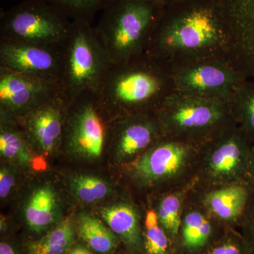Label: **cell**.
Listing matches in <instances>:
<instances>
[{"instance_id":"cell-1","label":"cell","mask_w":254,"mask_h":254,"mask_svg":"<svg viewBox=\"0 0 254 254\" xmlns=\"http://www.w3.org/2000/svg\"><path fill=\"white\" fill-rule=\"evenodd\" d=\"M230 43L213 0H182L165 6L145 55L170 71L190 64L228 58Z\"/></svg>"},{"instance_id":"cell-2","label":"cell","mask_w":254,"mask_h":254,"mask_svg":"<svg viewBox=\"0 0 254 254\" xmlns=\"http://www.w3.org/2000/svg\"><path fill=\"white\" fill-rule=\"evenodd\" d=\"M174 92L171 71L145 55L125 63H110L97 93L115 120L155 114Z\"/></svg>"},{"instance_id":"cell-3","label":"cell","mask_w":254,"mask_h":254,"mask_svg":"<svg viewBox=\"0 0 254 254\" xmlns=\"http://www.w3.org/2000/svg\"><path fill=\"white\" fill-rule=\"evenodd\" d=\"M200 144L163 136L134 161L123 167L132 188L148 200L195 181Z\"/></svg>"},{"instance_id":"cell-4","label":"cell","mask_w":254,"mask_h":254,"mask_svg":"<svg viewBox=\"0 0 254 254\" xmlns=\"http://www.w3.org/2000/svg\"><path fill=\"white\" fill-rule=\"evenodd\" d=\"M165 6L157 0H113L94 28L110 64H121L146 53Z\"/></svg>"},{"instance_id":"cell-5","label":"cell","mask_w":254,"mask_h":254,"mask_svg":"<svg viewBox=\"0 0 254 254\" xmlns=\"http://www.w3.org/2000/svg\"><path fill=\"white\" fill-rule=\"evenodd\" d=\"M163 136L200 143L236 124L228 102L174 92L155 112Z\"/></svg>"},{"instance_id":"cell-6","label":"cell","mask_w":254,"mask_h":254,"mask_svg":"<svg viewBox=\"0 0 254 254\" xmlns=\"http://www.w3.org/2000/svg\"><path fill=\"white\" fill-rule=\"evenodd\" d=\"M63 53L60 85L69 103L84 92L98 91L110 62L91 23L72 21Z\"/></svg>"},{"instance_id":"cell-7","label":"cell","mask_w":254,"mask_h":254,"mask_svg":"<svg viewBox=\"0 0 254 254\" xmlns=\"http://www.w3.org/2000/svg\"><path fill=\"white\" fill-rule=\"evenodd\" d=\"M72 21L44 0H23L1 11L0 40L47 47H63Z\"/></svg>"},{"instance_id":"cell-8","label":"cell","mask_w":254,"mask_h":254,"mask_svg":"<svg viewBox=\"0 0 254 254\" xmlns=\"http://www.w3.org/2000/svg\"><path fill=\"white\" fill-rule=\"evenodd\" d=\"M113 121L98 93L84 92L68 106L62 148L74 158L98 160L110 142Z\"/></svg>"},{"instance_id":"cell-9","label":"cell","mask_w":254,"mask_h":254,"mask_svg":"<svg viewBox=\"0 0 254 254\" xmlns=\"http://www.w3.org/2000/svg\"><path fill=\"white\" fill-rule=\"evenodd\" d=\"M252 145L237 124L200 143L195 183L216 185L247 181Z\"/></svg>"},{"instance_id":"cell-10","label":"cell","mask_w":254,"mask_h":254,"mask_svg":"<svg viewBox=\"0 0 254 254\" xmlns=\"http://www.w3.org/2000/svg\"><path fill=\"white\" fill-rule=\"evenodd\" d=\"M175 92L228 102L247 79L228 58L197 62L171 71Z\"/></svg>"},{"instance_id":"cell-11","label":"cell","mask_w":254,"mask_h":254,"mask_svg":"<svg viewBox=\"0 0 254 254\" xmlns=\"http://www.w3.org/2000/svg\"><path fill=\"white\" fill-rule=\"evenodd\" d=\"M226 28L229 59L247 78H254V0H213Z\"/></svg>"},{"instance_id":"cell-12","label":"cell","mask_w":254,"mask_h":254,"mask_svg":"<svg viewBox=\"0 0 254 254\" xmlns=\"http://www.w3.org/2000/svg\"><path fill=\"white\" fill-rule=\"evenodd\" d=\"M69 102L63 94L16 118L26 139L40 154H54L62 148Z\"/></svg>"},{"instance_id":"cell-13","label":"cell","mask_w":254,"mask_h":254,"mask_svg":"<svg viewBox=\"0 0 254 254\" xmlns=\"http://www.w3.org/2000/svg\"><path fill=\"white\" fill-rule=\"evenodd\" d=\"M254 190L247 181L225 185L193 184L189 197L226 228H240Z\"/></svg>"},{"instance_id":"cell-14","label":"cell","mask_w":254,"mask_h":254,"mask_svg":"<svg viewBox=\"0 0 254 254\" xmlns=\"http://www.w3.org/2000/svg\"><path fill=\"white\" fill-rule=\"evenodd\" d=\"M63 47L0 40V68L60 83L63 69Z\"/></svg>"},{"instance_id":"cell-15","label":"cell","mask_w":254,"mask_h":254,"mask_svg":"<svg viewBox=\"0 0 254 254\" xmlns=\"http://www.w3.org/2000/svg\"><path fill=\"white\" fill-rule=\"evenodd\" d=\"M163 136L155 114H133L115 119L110 143L115 162L126 166Z\"/></svg>"},{"instance_id":"cell-16","label":"cell","mask_w":254,"mask_h":254,"mask_svg":"<svg viewBox=\"0 0 254 254\" xmlns=\"http://www.w3.org/2000/svg\"><path fill=\"white\" fill-rule=\"evenodd\" d=\"M63 94L60 82L0 68V109L16 118Z\"/></svg>"},{"instance_id":"cell-17","label":"cell","mask_w":254,"mask_h":254,"mask_svg":"<svg viewBox=\"0 0 254 254\" xmlns=\"http://www.w3.org/2000/svg\"><path fill=\"white\" fill-rule=\"evenodd\" d=\"M226 228L187 197L176 241V254H199L218 241Z\"/></svg>"},{"instance_id":"cell-18","label":"cell","mask_w":254,"mask_h":254,"mask_svg":"<svg viewBox=\"0 0 254 254\" xmlns=\"http://www.w3.org/2000/svg\"><path fill=\"white\" fill-rule=\"evenodd\" d=\"M100 214L129 254H143V211L139 205L123 198L100 208Z\"/></svg>"},{"instance_id":"cell-19","label":"cell","mask_w":254,"mask_h":254,"mask_svg":"<svg viewBox=\"0 0 254 254\" xmlns=\"http://www.w3.org/2000/svg\"><path fill=\"white\" fill-rule=\"evenodd\" d=\"M22 213L30 231L38 235L63 221L59 195L53 185L45 183L35 187L25 201Z\"/></svg>"},{"instance_id":"cell-20","label":"cell","mask_w":254,"mask_h":254,"mask_svg":"<svg viewBox=\"0 0 254 254\" xmlns=\"http://www.w3.org/2000/svg\"><path fill=\"white\" fill-rule=\"evenodd\" d=\"M16 117L0 109V155L15 167L28 168L35 165V154Z\"/></svg>"},{"instance_id":"cell-21","label":"cell","mask_w":254,"mask_h":254,"mask_svg":"<svg viewBox=\"0 0 254 254\" xmlns=\"http://www.w3.org/2000/svg\"><path fill=\"white\" fill-rule=\"evenodd\" d=\"M193 185L157 195L148 200V204L154 209L159 223L173 242L174 247L185 203Z\"/></svg>"},{"instance_id":"cell-22","label":"cell","mask_w":254,"mask_h":254,"mask_svg":"<svg viewBox=\"0 0 254 254\" xmlns=\"http://www.w3.org/2000/svg\"><path fill=\"white\" fill-rule=\"evenodd\" d=\"M78 235L91 250L100 254L113 252L120 239L104 221L91 214L81 213L77 220Z\"/></svg>"},{"instance_id":"cell-23","label":"cell","mask_w":254,"mask_h":254,"mask_svg":"<svg viewBox=\"0 0 254 254\" xmlns=\"http://www.w3.org/2000/svg\"><path fill=\"white\" fill-rule=\"evenodd\" d=\"M76 227L69 217L47 232L39 240L29 242L28 254H66L73 245Z\"/></svg>"},{"instance_id":"cell-24","label":"cell","mask_w":254,"mask_h":254,"mask_svg":"<svg viewBox=\"0 0 254 254\" xmlns=\"http://www.w3.org/2000/svg\"><path fill=\"white\" fill-rule=\"evenodd\" d=\"M234 121L254 143V78H247L228 101Z\"/></svg>"},{"instance_id":"cell-25","label":"cell","mask_w":254,"mask_h":254,"mask_svg":"<svg viewBox=\"0 0 254 254\" xmlns=\"http://www.w3.org/2000/svg\"><path fill=\"white\" fill-rule=\"evenodd\" d=\"M70 193L78 201L94 204L114 193V187L103 177L90 174H78L68 180Z\"/></svg>"},{"instance_id":"cell-26","label":"cell","mask_w":254,"mask_h":254,"mask_svg":"<svg viewBox=\"0 0 254 254\" xmlns=\"http://www.w3.org/2000/svg\"><path fill=\"white\" fill-rule=\"evenodd\" d=\"M143 254H176L172 241L159 223L154 209L149 204L143 212Z\"/></svg>"},{"instance_id":"cell-27","label":"cell","mask_w":254,"mask_h":254,"mask_svg":"<svg viewBox=\"0 0 254 254\" xmlns=\"http://www.w3.org/2000/svg\"><path fill=\"white\" fill-rule=\"evenodd\" d=\"M58 8L71 21L83 20L91 23L95 14L103 11L113 0H44Z\"/></svg>"},{"instance_id":"cell-28","label":"cell","mask_w":254,"mask_h":254,"mask_svg":"<svg viewBox=\"0 0 254 254\" xmlns=\"http://www.w3.org/2000/svg\"><path fill=\"white\" fill-rule=\"evenodd\" d=\"M199 254H254L240 231L228 228L218 241Z\"/></svg>"},{"instance_id":"cell-29","label":"cell","mask_w":254,"mask_h":254,"mask_svg":"<svg viewBox=\"0 0 254 254\" xmlns=\"http://www.w3.org/2000/svg\"><path fill=\"white\" fill-rule=\"evenodd\" d=\"M17 184V171L14 165L1 163L0 168V198L6 199L11 195Z\"/></svg>"},{"instance_id":"cell-30","label":"cell","mask_w":254,"mask_h":254,"mask_svg":"<svg viewBox=\"0 0 254 254\" xmlns=\"http://www.w3.org/2000/svg\"><path fill=\"white\" fill-rule=\"evenodd\" d=\"M240 232L254 254V190L240 227Z\"/></svg>"},{"instance_id":"cell-31","label":"cell","mask_w":254,"mask_h":254,"mask_svg":"<svg viewBox=\"0 0 254 254\" xmlns=\"http://www.w3.org/2000/svg\"><path fill=\"white\" fill-rule=\"evenodd\" d=\"M247 181L250 184L254 190V143H252L251 148L250 158L247 171Z\"/></svg>"},{"instance_id":"cell-32","label":"cell","mask_w":254,"mask_h":254,"mask_svg":"<svg viewBox=\"0 0 254 254\" xmlns=\"http://www.w3.org/2000/svg\"><path fill=\"white\" fill-rule=\"evenodd\" d=\"M66 254H95L93 250L81 245H73Z\"/></svg>"},{"instance_id":"cell-33","label":"cell","mask_w":254,"mask_h":254,"mask_svg":"<svg viewBox=\"0 0 254 254\" xmlns=\"http://www.w3.org/2000/svg\"><path fill=\"white\" fill-rule=\"evenodd\" d=\"M0 254H16V252L14 247L8 242H1Z\"/></svg>"},{"instance_id":"cell-34","label":"cell","mask_w":254,"mask_h":254,"mask_svg":"<svg viewBox=\"0 0 254 254\" xmlns=\"http://www.w3.org/2000/svg\"><path fill=\"white\" fill-rule=\"evenodd\" d=\"M157 1H160L164 6H169V5L178 2V1H182V0H157Z\"/></svg>"}]
</instances>
